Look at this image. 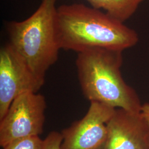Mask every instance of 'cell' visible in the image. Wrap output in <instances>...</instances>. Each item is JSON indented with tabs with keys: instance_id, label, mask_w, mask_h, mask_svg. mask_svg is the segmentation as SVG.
I'll return each instance as SVG.
<instances>
[{
	"instance_id": "8fae6325",
	"label": "cell",
	"mask_w": 149,
	"mask_h": 149,
	"mask_svg": "<svg viewBox=\"0 0 149 149\" xmlns=\"http://www.w3.org/2000/svg\"><path fill=\"white\" fill-rule=\"evenodd\" d=\"M140 113L145 122L149 126V103L142 104Z\"/></svg>"
},
{
	"instance_id": "7a4b0ae2",
	"label": "cell",
	"mask_w": 149,
	"mask_h": 149,
	"mask_svg": "<svg viewBox=\"0 0 149 149\" xmlns=\"http://www.w3.org/2000/svg\"><path fill=\"white\" fill-rule=\"evenodd\" d=\"M123 51L92 48L77 53L76 66L82 92L90 102L140 113L142 104L123 78Z\"/></svg>"
},
{
	"instance_id": "52a82bcc",
	"label": "cell",
	"mask_w": 149,
	"mask_h": 149,
	"mask_svg": "<svg viewBox=\"0 0 149 149\" xmlns=\"http://www.w3.org/2000/svg\"><path fill=\"white\" fill-rule=\"evenodd\" d=\"M107 125L103 149H146L149 126L140 113L116 108Z\"/></svg>"
},
{
	"instance_id": "5b68a950",
	"label": "cell",
	"mask_w": 149,
	"mask_h": 149,
	"mask_svg": "<svg viewBox=\"0 0 149 149\" xmlns=\"http://www.w3.org/2000/svg\"><path fill=\"white\" fill-rule=\"evenodd\" d=\"M47 102L44 96L27 92L17 97L0 120V146L12 140L43 133Z\"/></svg>"
},
{
	"instance_id": "ba28073f",
	"label": "cell",
	"mask_w": 149,
	"mask_h": 149,
	"mask_svg": "<svg viewBox=\"0 0 149 149\" xmlns=\"http://www.w3.org/2000/svg\"><path fill=\"white\" fill-rule=\"evenodd\" d=\"M91 7L103 10L108 15L124 23L135 13L144 0H86Z\"/></svg>"
},
{
	"instance_id": "277c9868",
	"label": "cell",
	"mask_w": 149,
	"mask_h": 149,
	"mask_svg": "<svg viewBox=\"0 0 149 149\" xmlns=\"http://www.w3.org/2000/svg\"><path fill=\"white\" fill-rule=\"evenodd\" d=\"M45 82L9 43L0 50V120L17 97L38 93Z\"/></svg>"
},
{
	"instance_id": "8992f818",
	"label": "cell",
	"mask_w": 149,
	"mask_h": 149,
	"mask_svg": "<svg viewBox=\"0 0 149 149\" xmlns=\"http://www.w3.org/2000/svg\"><path fill=\"white\" fill-rule=\"evenodd\" d=\"M116 108L91 102L85 116L61 132V149H103L107 137V122Z\"/></svg>"
},
{
	"instance_id": "30bf717a",
	"label": "cell",
	"mask_w": 149,
	"mask_h": 149,
	"mask_svg": "<svg viewBox=\"0 0 149 149\" xmlns=\"http://www.w3.org/2000/svg\"><path fill=\"white\" fill-rule=\"evenodd\" d=\"M62 141L61 133L53 131L44 140L43 149H61Z\"/></svg>"
},
{
	"instance_id": "9c48e42d",
	"label": "cell",
	"mask_w": 149,
	"mask_h": 149,
	"mask_svg": "<svg viewBox=\"0 0 149 149\" xmlns=\"http://www.w3.org/2000/svg\"><path fill=\"white\" fill-rule=\"evenodd\" d=\"M44 140L39 136H31L13 140L2 147L3 149H43Z\"/></svg>"
},
{
	"instance_id": "3957f363",
	"label": "cell",
	"mask_w": 149,
	"mask_h": 149,
	"mask_svg": "<svg viewBox=\"0 0 149 149\" xmlns=\"http://www.w3.org/2000/svg\"><path fill=\"white\" fill-rule=\"evenodd\" d=\"M57 0H42L37 10L24 21L7 25L9 42L31 69L45 79L59 56Z\"/></svg>"
},
{
	"instance_id": "7c38bea8",
	"label": "cell",
	"mask_w": 149,
	"mask_h": 149,
	"mask_svg": "<svg viewBox=\"0 0 149 149\" xmlns=\"http://www.w3.org/2000/svg\"><path fill=\"white\" fill-rule=\"evenodd\" d=\"M146 149H149V132L146 139Z\"/></svg>"
},
{
	"instance_id": "6da1fadb",
	"label": "cell",
	"mask_w": 149,
	"mask_h": 149,
	"mask_svg": "<svg viewBox=\"0 0 149 149\" xmlns=\"http://www.w3.org/2000/svg\"><path fill=\"white\" fill-rule=\"evenodd\" d=\"M57 26L61 49L77 53L96 47L123 52L139 41L136 32L123 22L82 3L58 7Z\"/></svg>"
}]
</instances>
